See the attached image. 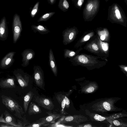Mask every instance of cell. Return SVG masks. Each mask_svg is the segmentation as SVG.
Instances as JSON below:
<instances>
[{
  "label": "cell",
  "mask_w": 127,
  "mask_h": 127,
  "mask_svg": "<svg viewBox=\"0 0 127 127\" xmlns=\"http://www.w3.org/2000/svg\"><path fill=\"white\" fill-rule=\"evenodd\" d=\"M102 47L103 50L106 51L108 49V47L107 44L105 43H103L102 45Z\"/></svg>",
  "instance_id": "35"
},
{
  "label": "cell",
  "mask_w": 127,
  "mask_h": 127,
  "mask_svg": "<svg viewBox=\"0 0 127 127\" xmlns=\"http://www.w3.org/2000/svg\"><path fill=\"white\" fill-rule=\"evenodd\" d=\"M8 31L6 17L3 16L0 22V39L4 40L7 36Z\"/></svg>",
  "instance_id": "12"
},
{
  "label": "cell",
  "mask_w": 127,
  "mask_h": 127,
  "mask_svg": "<svg viewBox=\"0 0 127 127\" xmlns=\"http://www.w3.org/2000/svg\"><path fill=\"white\" fill-rule=\"evenodd\" d=\"M110 124L112 125H114L117 126L121 127H127V123L122 122H120L119 121L116 120H112L109 121Z\"/></svg>",
  "instance_id": "25"
},
{
  "label": "cell",
  "mask_w": 127,
  "mask_h": 127,
  "mask_svg": "<svg viewBox=\"0 0 127 127\" xmlns=\"http://www.w3.org/2000/svg\"><path fill=\"white\" fill-rule=\"evenodd\" d=\"M58 6L62 11L65 12L68 8L69 5L67 0H59Z\"/></svg>",
  "instance_id": "21"
},
{
  "label": "cell",
  "mask_w": 127,
  "mask_h": 127,
  "mask_svg": "<svg viewBox=\"0 0 127 127\" xmlns=\"http://www.w3.org/2000/svg\"><path fill=\"white\" fill-rule=\"evenodd\" d=\"M22 29V23L20 16L17 14H15L13 17V41L14 43H16L18 39Z\"/></svg>",
  "instance_id": "3"
},
{
  "label": "cell",
  "mask_w": 127,
  "mask_h": 127,
  "mask_svg": "<svg viewBox=\"0 0 127 127\" xmlns=\"http://www.w3.org/2000/svg\"><path fill=\"white\" fill-rule=\"evenodd\" d=\"M18 83L22 89L27 87L29 81V77L27 75L24 76L19 73L15 75Z\"/></svg>",
  "instance_id": "14"
},
{
  "label": "cell",
  "mask_w": 127,
  "mask_h": 127,
  "mask_svg": "<svg viewBox=\"0 0 127 127\" xmlns=\"http://www.w3.org/2000/svg\"><path fill=\"white\" fill-rule=\"evenodd\" d=\"M65 96L64 95L60 94L57 95L56 97L58 102L61 105V113L63 114H68L64 110L66 103Z\"/></svg>",
  "instance_id": "18"
},
{
  "label": "cell",
  "mask_w": 127,
  "mask_h": 127,
  "mask_svg": "<svg viewBox=\"0 0 127 127\" xmlns=\"http://www.w3.org/2000/svg\"><path fill=\"white\" fill-rule=\"evenodd\" d=\"M49 64L50 68L54 75L57 76L58 69L53 51L50 49L49 53Z\"/></svg>",
  "instance_id": "13"
},
{
  "label": "cell",
  "mask_w": 127,
  "mask_h": 127,
  "mask_svg": "<svg viewBox=\"0 0 127 127\" xmlns=\"http://www.w3.org/2000/svg\"><path fill=\"white\" fill-rule=\"evenodd\" d=\"M105 38V36L104 35H102L100 37V39L102 40H104Z\"/></svg>",
  "instance_id": "39"
},
{
  "label": "cell",
  "mask_w": 127,
  "mask_h": 127,
  "mask_svg": "<svg viewBox=\"0 0 127 127\" xmlns=\"http://www.w3.org/2000/svg\"><path fill=\"white\" fill-rule=\"evenodd\" d=\"M10 125L7 124L6 125H3L2 124L0 126V127H13V126H10Z\"/></svg>",
  "instance_id": "37"
},
{
  "label": "cell",
  "mask_w": 127,
  "mask_h": 127,
  "mask_svg": "<svg viewBox=\"0 0 127 127\" xmlns=\"http://www.w3.org/2000/svg\"><path fill=\"white\" fill-rule=\"evenodd\" d=\"M98 88L97 84L92 82L84 87L82 89L81 92L85 94L92 93L96 90Z\"/></svg>",
  "instance_id": "15"
},
{
  "label": "cell",
  "mask_w": 127,
  "mask_h": 127,
  "mask_svg": "<svg viewBox=\"0 0 127 127\" xmlns=\"http://www.w3.org/2000/svg\"><path fill=\"white\" fill-rule=\"evenodd\" d=\"M74 31L72 29H67L63 32V42L64 45H66L72 41L74 35Z\"/></svg>",
  "instance_id": "11"
},
{
  "label": "cell",
  "mask_w": 127,
  "mask_h": 127,
  "mask_svg": "<svg viewBox=\"0 0 127 127\" xmlns=\"http://www.w3.org/2000/svg\"><path fill=\"white\" fill-rule=\"evenodd\" d=\"M115 13L117 18L119 19H121V16L119 10L118 9H116L115 11Z\"/></svg>",
  "instance_id": "31"
},
{
  "label": "cell",
  "mask_w": 127,
  "mask_h": 127,
  "mask_svg": "<svg viewBox=\"0 0 127 127\" xmlns=\"http://www.w3.org/2000/svg\"><path fill=\"white\" fill-rule=\"evenodd\" d=\"M56 0H48L49 3L51 4H54Z\"/></svg>",
  "instance_id": "36"
},
{
  "label": "cell",
  "mask_w": 127,
  "mask_h": 127,
  "mask_svg": "<svg viewBox=\"0 0 127 127\" xmlns=\"http://www.w3.org/2000/svg\"><path fill=\"white\" fill-rule=\"evenodd\" d=\"M127 116V115L122 113H117L112 115L106 117L108 122L122 117Z\"/></svg>",
  "instance_id": "24"
},
{
  "label": "cell",
  "mask_w": 127,
  "mask_h": 127,
  "mask_svg": "<svg viewBox=\"0 0 127 127\" xmlns=\"http://www.w3.org/2000/svg\"><path fill=\"white\" fill-rule=\"evenodd\" d=\"M22 55V63L21 65L24 67H26L29 64L30 61L34 57L35 53L32 49H28L23 51Z\"/></svg>",
  "instance_id": "8"
},
{
  "label": "cell",
  "mask_w": 127,
  "mask_h": 127,
  "mask_svg": "<svg viewBox=\"0 0 127 127\" xmlns=\"http://www.w3.org/2000/svg\"><path fill=\"white\" fill-rule=\"evenodd\" d=\"M90 38V36L88 35H87L85 36L84 38V40L85 41L88 40Z\"/></svg>",
  "instance_id": "38"
},
{
  "label": "cell",
  "mask_w": 127,
  "mask_h": 127,
  "mask_svg": "<svg viewBox=\"0 0 127 127\" xmlns=\"http://www.w3.org/2000/svg\"><path fill=\"white\" fill-rule=\"evenodd\" d=\"M39 2H37L34 5L31 13V15L32 17H34L36 14L38 9Z\"/></svg>",
  "instance_id": "28"
},
{
  "label": "cell",
  "mask_w": 127,
  "mask_h": 127,
  "mask_svg": "<svg viewBox=\"0 0 127 127\" xmlns=\"http://www.w3.org/2000/svg\"><path fill=\"white\" fill-rule=\"evenodd\" d=\"M92 47L93 49L95 51H97L98 50V47L97 45L95 44L94 43L92 45Z\"/></svg>",
  "instance_id": "34"
},
{
  "label": "cell",
  "mask_w": 127,
  "mask_h": 127,
  "mask_svg": "<svg viewBox=\"0 0 127 127\" xmlns=\"http://www.w3.org/2000/svg\"><path fill=\"white\" fill-rule=\"evenodd\" d=\"M79 127H92V125L90 124H85L79 125L78 126Z\"/></svg>",
  "instance_id": "33"
},
{
  "label": "cell",
  "mask_w": 127,
  "mask_h": 127,
  "mask_svg": "<svg viewBox=\"0 0 127 127\" xmlns=\"http://www.w3.org/2000/svg\"><path fill=\"white\" fill-rule=\"evenodd\" d=\"M66 103L64 108H68L70 106V101L67 96H65Z\"/></svg>",
  "instance_id": "30"
},
{
  "label": "cell",
  "mask_w": 127,
  "mask_h": 127,
  "mask_svg": "<svg viewBox=\"0 0 127 127\" xmlns=\"http://www.w3.org/2000/svg\"><path fill=\"white\" fill-rule=\"evenodd\" d=\"M15 52H11L8 53L1 60L0 67L5 68L10 66L13 61V57Z\"/></svg>",
  "instance_id": "9"
},
{
  "label": "cell",
  "mask_w": 127,
  "mask_h": 127,
  "mask_svg": "<svg viewBox=\"0 0 127 127\" xmlns=\"http://www.w3.org/2000/svg\"><path fill=\"white\" fill-rule=\"evenodd\" d=\"M46 113L48 115L47 116L40 118L37 121L49 125L50 123H55L56 120L64 115L62 113H53L51 112H47Z\"/></svg>",
  "instance_id": "7"
},
{
  "label": "cell",
  "mask_w": 127,
  "mask_h": 127,
  "mask_svg": "<svg viewBox=\"0 0 127 127\" xmlns=\"http://www.w3.org/2000/svg\"><path fill=\"white\" fill-rule=\"evenodd\" d=\"M35 101L39 106L49 111L53 110L54 107L53 102L48 98L37 96Z\"/></svg>",
  "instance_id": "6"
},
{
  "label": "cell",
  "mask_w": 127,
  "mask_h": 127,
  "mask_svg": "<svg viewBox=\"0 0 127 127\" xmlns=\"http://www.w3.org/2000/svg\"><path fill=\"white\" fill-rule=\"evenodd\" d=\"M78 4L79 5H81L82 4V2L81 0H79L78 1Z\"/></svg>",
  "instance_id": "40"
},
{
  "label": "cell",
  "mask_w": 127,
  "mask_h": 127,
  "mask_svg": "<svg viewBox=\"0 0 127 127\" xmlns=\"http://www.w3.org/2000/svg\"><path fill=\"white\" fill-rule=\"evenodd\" d=\"M14 81L15 79L13 78L1 80L0 82V86L3 88H15L16 87Z\"/></svg>",
  "instance_id": "16"
},
{
  "label": "cell",
  "mask_w": 127,
  "mask_h": 127,
  "mask_svg": "<svg viewBox=\"0 0 127 127\" xmlns=\"http://www.w3.org/2000/svg\"><path fill=\"white\" fill-rule=\"evenodd\" d=\"M78 60L80 62L83 64H86L88 62V59L87 57L82 55L78 56Z\"/></svg>",
  "instance_id": "29"
},
{
  "label": "cell",
  "mask_w": 127,
  "mask_h": 127,
  "mask_svg": "<svg viewBox=\"0 0 127 127\" xmlns=\"http://www.w3.org/2000/svg\"><path fill=\"white\" fill-rule=\"evenodd\" d=\"M89 115L90 117L93 118L96 121L101 122L107 120L106 117H104L98 114L91 113Z\"/></svg>",
  "instance_id": "23"
},
{
  "label": "cell",
  "mask_w": 127,
  "mask_h": 127,
  "mask_svg": "<svg viewBox=\"0 0 127 127\" xmlns=\"http://www.w3.org/2000/svg\"><path fill=\"white\" fill-rule=\"evenodd\" d=\"M93 7V5L92 4H89L87 5V10L89 11H90L91 10Z\"/></svg>",
  "instance_id": "32"
},
{
  "label": "cell",
  "mask_w": 127,
  "mask_h": 127,
  "mask_svg": "<svg viewBox=\"0 0 127 127\" xmlns=\"http://www.w3.org/2000/svg\"><path fill=\"white\" fill-rule=\"evenodd\" d=\"M33 95L32 92L30 91L24 96L23 105L25 113L27 110L29 104L32 99Z\"/></svg>",
  "instance_id": "20"
},
{
  "label": "cell",
  "mask_w": 127,
  "mask_h": 127,
  "mask_svg": "<svg viewBox=\"0 0 127 127\" xmlns=\"http://www.w3.org/2000/svg\"><path fill=\"white\" fill-rule=\"evenodd\" d=\"M48 125L37 121L36 122H33L29 124L28 126L25 127H39L43 126H46Z\"/></svg>",
  "instance_id": "26"
},
{
  "label": "cell",
  "mask_w": 127,
  "mask_h": 127,
  "mask_svg": "<svg viewBox=\"0 0 127 127\" xmlns=\"http://www.w3.org/2000/svg\"><path fill=\"white\" fill-rule=\"evenodd\" d=\"M55 13V12H52L46 13L41 16L37 21L39 22L46 21L50 18Z\"/></svg>",
  "instance_id": "22"
},
{
  "label": "cell",
  "mask_w": 127,
  "mask_h": 127,
  "mask_svg": "<svg viewBox=\"0 0 127 127\" xmlns=\"http://www.w3.org/2000/svg\"><path fill=\"white\" fill-rule=\"evenodd\" d=\"M33 69L34 78L36 85L44 90V76L43 70L39 66H34Z\"/></svg>",
  "instance_id": "4"
},
{
  "label": "cell",
  "mask_w": 127,
  "mask_h": 127,
  "mask_svg": "<svg viewBox=\"0 0 127 127\" xmlns=\"http://www.w3.org/2000/svg\"><path fill=\"white\" fill-rule=\"evenodd\" d=\"M2 103L14 114L20 118H22L21 115L24 112L20 105L14 99L10 97L4 95L1 96Z\"/></svg>",
  "instance_id": "1"
},
{
  "label": "cell",
  "mask_w": 127,
  "mask_h": 127,
  "mask_svg": "<svg viewBox=\"0 0 127 127\" xmlns=\"http://www.w3.org/2000/svg\"><path fill=\"white\" fill-rule=\"evenodd\" d=\"M88 118L84 116L80 115L64 116V115L61 117L59 121L60 124L68 123L75 122L77 123L87 121Z\"/></svg>",
  "instance_id": "5"
},
{
  "label": "cell",
  "mask_w": 127,
  "mask_h": 127,
  "mask_svg": "<svg viewBox=\"0 0 127 127\" xmlns=\"http://www.w3.org/2000/svg\"><path fill=\"white\" fill-rule=\"evenodd\" d=\"M125 69L126 71H127V66H126L125 67Z\"/></svg>",
  "instance_id": "41"
},
{
  "label": "cell",
  "mask_w": 127,
  "mask_h": 127,
  "mask_svg": "<svg viewBox=\"0 0 127 127\" xmlns=\"http://www.w3.org/2000/svg\"><path fill=\"white\" fill-rule=\"evenodd\" d=\"M115 101V99L111 98L101 101L94 105L93 109L102 112L114 111L116 109L114 106Z\"/></svg>",
  "instance_id": "2"
},
{
  "label": "cell",
  "mask_w": 127,
  "mask_h": 127,
  "mask_svg": "<svg viewBox=\"0 0 127 127\" xmlns=\"http://www.w3.org/2000/svg\"><path fill=\"white\" fill-rule=\"evenodd\" d=\"M31 28L35 33L38 32L42 34H46L50 32L49 30L46 27L41 25L37 26L33 25L31 26Z\"/></svg>",
  "instance_id": "17"
},
{
  "label": "cell",
  "mask_w": 127,
  "mask_h": 127,
  "mask_svg": "<svg viewBox=\"0 0 127 127\" xmlns=\"http://www.w3.org/2000/svg\"><path fill=\"white\" fill-rule=\"evenodd\" d=\"M28 113L29 115L40 113L42 111L40 107L34 103H31L28 109Z\"/></svg>",
  "instance_id": "19"
},
{
  "label": "cell",
  "mask_w": 127,
  "mask_h": 127,
  "mask_svg": "<svg viewBox=\"0 0 127 127\" xmlns=\"http://www.w3.org/2000/svg\"><path fill=\"white\" fill-rule=\"evenodd\" d=\"M76 54L75 52L71 51L67 49H65L64 51V57L65 58L73 56Z\"/></svg>",
  "instance_id": "27"
},
{
  "label": "cell",
  "mask_w": 127,
  "mask_h": 127,
  "mask_svg": "<svg viewBox=\"0 0 127 127\" xmlns=\"http://www.w3.org/2000/svg\"><path fill=\"white\" fill-rule=\"evenodd\" d=\"M4 114L5 118L4 119L3 118V114H2L1 116L0 117V122L6 123L14 127H19L18 125L17 124L15 119L7 111L5 110Z\"/></svg>",
  "instance_id": "10"
}]
</instances>
